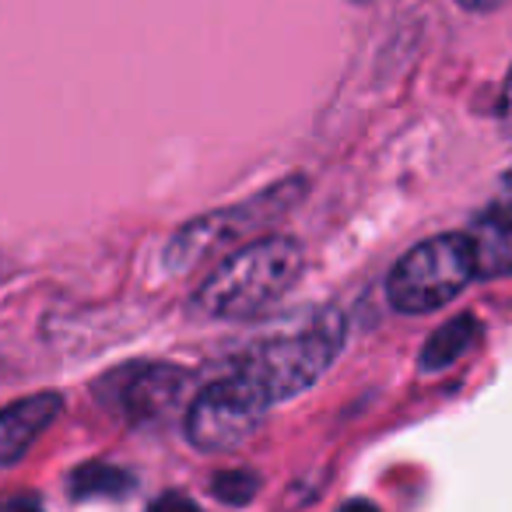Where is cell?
I'll list each match as a JSON object with an SVG mask.
<instances>
[{
  "label": "cell",
  "mask_w": 512,
  "mask_h": 512,
  "mask_svg": "<svg viewBox=\"0 0 512 512\" xmlns=\"http://www.w3.org/2000/svg\"><path fill=\"white\" fill-rule=\"evenodd\" d=\"M306 267L295 235H264L228 253L197 285L190 309L204 320H253L278 306Z\"/></svg>",
  "instance_id": "1"
},
{
  "label": "cell",
  "mask_w": 512,
  "mask_h": 512,
  "mask_svg": "<svg viewBox=\"0 0 512 512\" xmlns=\"http://www.w3.org/2000/svg\"><path fill=\"white\" fill-rule=\"evenodd\" d=\"M348 341V316L341 309H320L306 327L267 337L235 362V372L253 379L271 397V404H285L299 393L313 390L330 365L341 358Z\"/></svg>",
  "instance_id": "2"
},
{
  "label": "cell",
  "mask_w": 512,
  "mask_h": 512,
  "mask_svg": "<svg viewBox=\"0 0 512 512\" xmlns=\"http://www.w3.org/2000/svg\"><path fill=\"white\" fill-rule=\"evenodd\" d=\"M309 183L306 176H288L281 183L267 186L256 197L242 200L232 207H218V211H207L200 218L186 221L183 228H176L169 242H165L162 264L169 274H186L193 267H200L211 256L232 249L235 242L249 239L256 228H271L278 225L285 214L295 211L302 197H306Z\"/></svg>",
  "instance_id": "3"
},
{
  "label": "cell",
  "mask_w": 512,
  "mask_h": 512,
  "mask_svg": "<svg viewBox=\"0 0 512 512\" xmlns=\"http://www.w3.org/2000/svg\"><path fill=\"white\" fill-rule=\"evenodd\" d=\"M470 281H477L470 239L467 232H449L418 242L400 256L386 281V299L397 313L425 316L449 306Z\"/></svg>",
  "instance_id": "4"
},
{
  "label": "cell",
  "mask_w": 512,
  "mask_h": 512,
  "mask_svg": "<svg viewBox=\"0 0 512 512\" xmlns=\"http://www.w3.org/2000/svg\"><path fill=\"white\" fill-rule=\"evenodd\" d=\"M274 411L271 397L242 372L211 379L193 393L186 407V442L197 453H228L260 432L267 414Z\"/></svg>",
  "instance_id": "5"
},
{
  "label": "cell",
  "mask_w": 512,
  "mask_h": 512,
  "mask_svg": "<svg viewBox=\"0 0 512 512\" xmlns=\"http://www.w3.org/2000/svg\"><path fill=\"white\" fill-rule=\"evenodd\" d=\"M193 376L172 362H127L92 383L95 404L130 428L169 421L186 404Z\"/></svg>",
  "instance_id": "6"
},
{
  "label": "cell",
  "mask_w": 512,
  "mask_h": 512,
  "mask_svg": "<svg viewBox=\"0 0 512 512\" xmlns=\"http://www.w3.org/2000/svg\"><path fill=\"white\" fill-rule=\"evenodd\" d=\"M60 414H64V397L57 390H39L0 407V470L22 463L32 446L57 425Z\"/></svg>",
  "instance_id": "7"
},
{
  "label": "cell",
  "mask_w": 512,
  "mask_h": 512,
  "mask_svg": "<svg viewBox=\"0 0 512 512\" xmlns=\"http://www.w3.org/2000/svg\"><path fill=\"white\" fill-rule=\"evenodd\" d=\"M477 281H498L512 274V193L498 190V200L477 214L467 228Z\"/></svg>",
  "instance_id": "8"
},
{
  "label": "cell",
  "mask_w": 512,
  "mask_h": 512,
  "mask_svg": "<svg viewBox=\"0 0 512 512\" xmlns=\"http://www.w3.org/2000/svg\"><path fill=\"white\" fill-rule=\"evenodd\" d=\"M481 341V320L470 313H460L453 320H446L432 337L425 341L418 355V369L421 372H442L449 365H456L463 355H467L474 344Z\"/></svg>",
  "instance_id": "9"
},
{
  "label": "cell",
  "mask_w": 512,
  "mask_h": 512,
  "mask_svg": "<svg viewBox=\"0 0 512 512\" xmlns=\"http://www.w3.org/2000/svg\"><path fill=\"white\" fill-rule=\"evenodd\" d=\"M137 488V477L127 467L109 460H88L71 470L67 495L74 502H95V498H127Z\"/></svg>",
  "instance_id": "10"
},
{
  "label": "cell",
  "mask_w": 512,
  "mask_h": 512,
  "mask_svg": "<svg viewBox=\"0 0 512 512\" xmlns=\"http://www.w3.org/2000/svg\"><path fill=\"white\" fill-rule=\"evenodd\" d=\"M211 491H214V498H221L225 505H249L256 498V491H260V477L242 467L221 470V474L214 477Z\"/></svg>",
  "instance_id": "11"
},
{
  "label": "cell",
  "mask_w": 512,
  "mask_h": 512,
  "mask_svg": "<svg viewBox=\"0 0 512 512\" xmlns=\"http://www.w3.org/2000/svg\"><path fill=\"white\" fill-rule=\"evenodd\" d=\"M148 512H200V505L190 495H183V491H165V495H158L151 502Z\"/></svg>",
  "instance_id": "12"
},
{
  "label": "cell",
  "mask_w": 512,
  "mask_h": 512,
  "mask_svg": "<svg viewBox=\"0 0 512 512\" xmlns=\"http://www.w3.org/2000/svg\"><path fill=\"white\" fill-rule=\"evenodd\" d=\"M463 11H495V8H502L505 0H456Z\"/></svg>",
  "instance_id": "13"
},
{
  "label": "cell",
  "mask_w": 512,
  "mask_h": 512,
  "mask_svg": "<svg viewBox=\"0 0 512 512\" xmlns=\"http://www.w3.org/2000/svg\"><path fill=\"white\" fill-rule=\"evenodd\" d=\"M502 120L509 123V130H512V71H509V81H505V88H502Z\"/></svg>",
  "instance_id": "14"
},
{
  "label": "cell",
  "mask_w": 512,
  "mask_h": 512,
  "mask_svg": "<svg viewBox=\"0 0 512 512\" xmlns=\"http://www.w3.org/2000/svg\"><path fill=\"white\" fill-rule=\"evenodd\" d=\"M341 512H379L376 505H369V502H348Z\"/></svg>",
  "instance_id": "15"
},
{
  "label": "cell",
  "mask_w": 512,
  "mask_h": 512,
  "mask_svg": "<svg viewBox=\"0 0 512 512\" xmlns=\"http://www.w3.org/2000/svg\"><path fill=\"white\" fill-rule=\"evenodd\" d=\"M8 512H43V509H39V502H22V505H15V509H8Z\"/></svg>",
  "instance_id": "16"
},
{
  "label": "cell",
  "mask_w": 512,
  "mask_h": 512,
  "mask_svg": "<svg viewBox=\"0 0 512 512\" xmlns=\"http://www.w3.org/2000/svg\"><path fill=\"white\" fill-rule=\"evenodd\" d=\"M348 4H358V8H362V4H372V0H348Z\"/></svg>",
  "instance_id": "17"
}]
</instances>
